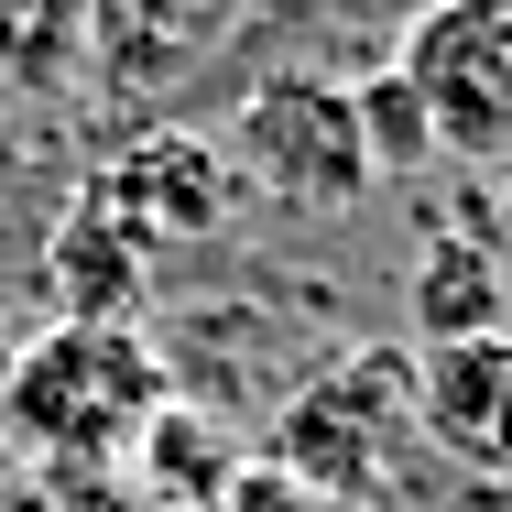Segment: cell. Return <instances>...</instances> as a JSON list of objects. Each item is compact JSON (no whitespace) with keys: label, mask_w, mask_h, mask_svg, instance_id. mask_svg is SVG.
<instances>
[{"label":"cell","mask_w":512,"mask_h":512,"mask_svg":"<svg viewBox=\"0 0 512 512\" xmlns=\"http://www.w3.org/2000/svg\"><path fill=\"white\" fill-rule=\"evenodd\" d=\"M164 404H175V371L131 316H55L33 349H11L0 436L44 469H109L142 447Z\"/></svg>","instance_id":"6da1fadb"},{"label":"cell","mask_w":512,"mask_h":512,"mask_svg":"<svg viewBox=\"0 0 512 512\" xmlns=\"http://www.w3.org/2000/svg\"><path fill=\"white\" fill-rule=\"evenodd\" d=\"M393 447H425V425H414V371H393L382 349L306 382L273 425V469L306 480L316 502H393Z\"/></svg>","instance_id":"7a4b0ae2"},{"label":"cell","mask_w":512,"mask_h":512,"mask_svg":"<svg viewBox=\"0 0 512 512\" xmlns=\"http://www.w3.org/2000/svg\"><path fill=\"white\" fill-rule=\"evenodd\" d=\"M229 164L251 186L295 207H349L371 197V142H360V109H349V77H316V66H273L240 88V120H229Z\"/></svg>","instance_id":"3957f363"},{"label":"cell","mask_w":512,"mask_h":512,"mask_svg":"<svg viewBox=\"0 0 512 512\" xmlns=\"http://www.w3.org/2000/svg\"><path fill=\"white\" fill-rule=\"evenodd\" d=\"M447 164H512V0H436L393 44Z\"/></svg>","instance_id":"277c9868"},{"label":"cell","mask_w":512,"mask_h":512,"mask_svg":"<svg viewBox=\"0 0 512 512\" xmlns=\"http://www.w3.org/2000/svg\"><path fill=\"white\" fill-rule=\"evenodd\" d=\"M229 197H240V164L207 131H142V142H120L88 175L77 207H99L131 251H186V240H207L229 218Z\"/></svg>","instance_id":"5b68a950"},{"label":"cell","mask_w":512,"mask_h":512,"mask_svg":"<svg viewBox=\"0 0 512 512\" xmlns=\"http://www.w3.org/2000/svg\"><path fill=\"white\" fill-rule=\"evenodd\" d=\"M414 425L447 469L469 480H512V327L480 338H436L414 360Z\"/></svg>","instance_id":"8992f818"},{"label":"cell","mask_w":512,"mask_h":512,"mask_svg":"<svg viewBox=\"0 0 512 512\" xmlns=\"http://www.w3.org/2000/svg\"><path fill=\"white\" fill-rule=\"evenodd\" d=\"M229 33H240V0H88V55L120 99L186 88Z\"/></svg>","instance_id":"52a82bcc"},{"label":"cell","mask_w":512,"mask_h":512,"mask_svg":"<svg viewBox=\"0 0 512 512\" xmlns=\"http://www.w3.org/2000/svg\"><path fill=\"white\" fill-rule=\"evenodd\" d=\"M44 295H55V316H131L142 306V251L99 207H66V229L44 251Z\"/></svg>","instance_id":"ba28073f"},{"label":"cell","mask_w":512,"mask_h":512,"mask_svg":"<svg viewBox=\"0 0 512 512\" xmlns=\"http://www.w3.org/2000/svg\"><path fill=\"white\" fill-rule=\"evenodd\" d=\"M414 316H425V338H480V327L502 316L491 251H480V240H436V251L414 262Z\"/></svg>","instance_id":"9c48e42d"},{"label":"cell","mask_w":512,"mask_h":512,"mask_svg":"<svg viewBox=\"0 0 512 512\" xmlns=\"http://www.w3.org/2000/svg\"><path fill=\"white\" fill-rule=\"evenodd\" d=\"M349 109H360V142H371V175H414V164H436V131H425V99H414L404 66L349 77Z\"/></svg>","instance_id":"30bf717a"},{"label":"cell","mask_w":512,"mask_h":512,"mask_svg":"<svg viewBox=\"0 0 512 512\" xmlns=\"http://www.w3.org/2000/svg\"><path fill=\"white\" fill-rule=\"evenodd\" d=\"M218 512H327L306 491V480H284V469H240L229 491H218Z\"/></svg>","instance_id":"8fae6325"},{"label":"cell","mask_w":512,"mask_h":512,"mask_svg":"<svg viewBox=\"0 0 512 512\" xmlns=\"http://www.w3.org/2000/svg\"><path fill=\"white\" fill-rule=\"evenodd\" d=\"M469 512H512V480H480V491H469Z\"/></svg>","instance_id":"7c38bea8"},{"label":"cell","mask_w":512,"mask_h":512,"mask_svg":"<svg viewBox=\"0 0 512 512\" xmlns=\"http://www.w3.org/2000/svg\"><path fill=\"white\" fill-rule=\"evenodd\" d=\"M0 382H11V316H0Z\"/></svg>","instance_id":"4fadbf2b"}]
</instances>
